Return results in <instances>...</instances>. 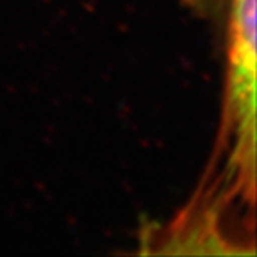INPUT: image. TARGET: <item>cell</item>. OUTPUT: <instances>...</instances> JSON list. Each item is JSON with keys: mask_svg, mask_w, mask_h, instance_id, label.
Here are the masks:
<instances>
[{"mask_svg": "<svg viewBox=\"0 0 257 257\" xmlns=\"http://www.w3.org/2000/svg\"><path fill=\"white\" fill-rule=\"evenodd\" d=\"M227 59L217 161L212 187L227 202L252 205L255 197V0H229Z\"/></svg>", "mask_w": 257, "mask_h": 257, "instance_id": "obj_1", "label": "cell"}, {"mask_svg": "<svg viewBox=\"0 0 257 257\" xmlns=\"http://www.w3.org/2000/svg\"><path fill=\"white\" fill-rule=\"evenodd\" d=\"M184 2L204 17L224 19L229 0H184Z\"/></svg>", "mask_w": 257, "mask_h": 257, "instance_id": "obj_2", "label": "cell"}]
</instances>
